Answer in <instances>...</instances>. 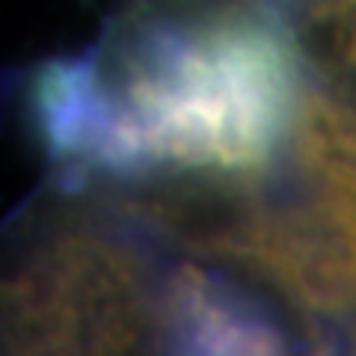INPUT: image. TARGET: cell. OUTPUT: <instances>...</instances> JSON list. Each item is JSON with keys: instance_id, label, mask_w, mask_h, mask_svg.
I'll return each instance as SVG.
<instances>
[{"instance_id": "6da1fadb", "label": "cell", "mask_w": 356, "mask_h": 356, "mask_svg": "<svg viewBox=\"0 0 356 356\" xmlns=\"http://www.w3.org/2000/svg\"><path fill=\"white\" fill-rule=\"evenodd\" d=\"M39 107L57 149L107 170L252 178L297 131V60L270 21L196 9L125 33L95 65H60Z\"/></svg>"}, {"instance_id": "7a4b0ae2", "label": "cell", "mask_w": 356, "mask_h": 356, "mask_svg": "<svg viewBox=\"0 0 356 356\" xmlns=\"http://www.w3.org/2000/svg\"><path fill=\"white\" fill-rule=\"evenodd\" d=\"M13 324L48 350H113L143 339L149 294L134 252L102 235H65L15 276Z\"/></svg>"}, {"instance_id": "3957f363", "label": "cell", "mask_w": 356, "mask_h": 356, "mask_svg": "<svg viewBox=\"0 0 356 356\" xmlns=\"http://www.w3.org/2000/svg\"><path fill=\"white\" fill-rule=\"evenodd\" d=\"M211 247L247 261L312 315L356 312V196L336 184L238 214L211 232Z\"/></svg>"}, {"instance_id": "277c9868", "label": "cell", "mask_w": 356, "mask_h": 356, "mask_svg": "<svg viewBox=\"0 0 356 356\" xmlns=\"http://www.w3.org/2000/svg\"><path fill=\"white\" fill-rule=\"evenodd\" d=\"M161 324L193 353H280L282 330L238 288L199 267H184L163 288Z\"/></svg>"}, {"instance_id": "5b68a950", "label": "cell", "mask_w": 356, "mask_h": 356, "mask_svg": "<svg viewBox=\"0 0 356 356\" xmlns=\"http://www.w3.org/2000/svg\"><path fill=\"white\" fill-rule=\"evenodd\" d=\"M294 137L303 161L324 178V184H336L356 196V98L309 92Z\"/></svg>"}, {"instance_id": "8992f818", "label": "cell", "mask_w": 356, "mask_h": 356, "mask_svg": "<svg viewBox=\"0 0 356 356\" xmlns=\"http://www.w3.org/2000/svg\"><path fill=\"white\" fill-rule=\"evenodd\" d=\"M297 42L321 72L356 92V0H306Z\"/></svg>"}]
</instances>
